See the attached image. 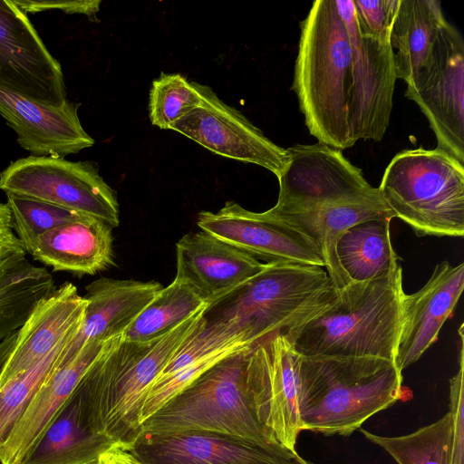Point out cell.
Listing matches in <instances>:
<instances>
[{
    "label": "cell",
    "instance_id": "obj_15",
    "mask_svg": "<svg viewBox=\"0 0 464 464\" xmlns=\"http://www.w3.org/2000/svg\"><path fill=\"white\" fill-rule=\"evenodd\" d=\"M80 106L68 100L47 105L0 88V115L16 132L19 145L34 157L64 159L94 144L81 124Z\"/></svg>",
    "mask_w": 464,
    "mask_h": 464
},
{
    "label": "cell",
    "instance_id": "obj_36",
    "mask_svg": "<svg viewBox=\"0 0 464 464\" xmlns=\"http://www.w3.org/2000/svg\"><path fill=\"white\" fill-rule=\"evenodd\" d=\"M17 339V333H14L0 343V374L9 358Z\"/></svg>",
    "mask_w": 464,
    "mask_h": 464
},
{
    "label": "cell",
    "instance_id": "obj_14",
    "mask_svg": "<svg viewBox=\"0 0 464 464\" xmlns=\"http://www.w3.org/2000/svg\"><path fill=\"white\" fill-rule=\"evenodd\" d=\"M130 447L150 464H310L281 444L203 431L140 434Z\"/></svg>",
    "mask_w": 464,
    "mask_h": 464
},
{
    "label": "cell",
    "instance_id": "obj_2",
    "mask_svg": "<svg viewBox=\"0 0 464 464\" xmlns=\"http://www.w3.org/2000/svg\"><path fill=\"white\" fill-rule=\"evenodd\" d=\"M204 310L158 339L137 343L119 336L106 343L74 390L94 432L112 442L132 444L140 431V411L149 389Z\"/></svg>",
    "mask_w": 464,
    "mask_h": 464
},
{
    "label": "cell",
    "instance_id": "obj_31",
    "mask_svg": "<svg viewBox=\"0 0 464 464\" xmlns=\"http://www.w3.org/2000/svg\"><path fill=\"white\" fill-rule=\"evenodd\" d=\"M201 102L198 82H188L179 73H165L152 82L149 111L151 124L170 127L196 109Z\"/></svg>",
    "mask_w": 464,
    "mask_h": 464
},
{
    "label": "cell",
    "instance_id": "obj_27",
    "mask_svg": "<svg viewBox=\"0 0 464 464\" xmlns=\"http://www.w3.org/2000/svg\"><path fill=\"white\" fill-rule=\"evenodd\" d=\"M391 220L371 219L357 223L338 238L337 259L351 281L385 277L401 267L391 240Z\"/></svg>",
    "mask_w": 464,
    "mask_h": 464
},
{
    "label": "cell",
    "instance_id": "obj_23",
    "mask_svg": "<svg viewBox=\"0 0 464 464\" xmlns=\"http://www.w3.org/2000/svg\"><path fill=\"white\" fill-rule=\"evenodd\" d=\"M29 254L53 271L94 275L112 264L111 227L83 216L42 234Z\"/></svg>",
    "mask_w": 464,
    "mask_h": 464
},
{
    "label": "cell",
    "instance_id": "obj_11",
    "mask_svg": "<svg viewBox=\"0 0 464 464\" xmlns=\"http://www.w3.org/2000/svg\"><path fill=\"white\" fill-rule=\"evenodd\" d=\"M0 88L47 105L67 100L60 63L14 0H0Z\"/></svg>",
    "mask_w": 464,
    "mask_h": 464
},
{
    "label": "cell",
    "instance_id": "obj_35",
    "mask_svg": "<svg viewBox=\"0 0 464 464\" xmlns=\"http://www.w3.org/2000/svg\"><path fill=\"white\" fill-rule=\"evenodd\" d=\"M102 464H150L128 445L113 442L98 458Z\"/></svg>",
    "mask_w": 464,
    "mask_h": 464
},
{
    "label": "cell",
    "instance_id": "obj_6",
    "mask_svg": "<svg viewBox=\"0 0 464 464\" xmlns=\"http://www.w3.org/2000/svg\"><path fill=\"white\" fill-rule=\"evenodd\" d=\"M256 343L208 368L147 419L140 434L203 431L264 445L280 444L260 423L254 406L249 367Z\"/></svg>",
    "mask_w": 464,
    "mask_h": 464
},
{
    "label": "cell",
    "instance_id": "obj_8",
    "mask_svg": "<svg viewBox=\"0 0 464 464\" xmlns=\"http://www.w3.org/2000/svg\"><path fill=\"white\" fill-rule=\"evenodd\" d=\"M0 189L100 219L111 228L120 224L116 193L91 161L21 158L0 173Z\"/></svg>",
    "mask_w": 464,
    "mask_h": 464
},
{
    "label": "cell",
    "instance_id": "obj_24",
    "mask_svg": "<svg viewBox=\"0 0 464 464\" xmlns=\"http://www.w3.org/2000/svg\"><path fill=\"white\" fill-rule=\"evenodd\" d=\"M113 443L94 432L73 391L21 464H88Z\"/></svg>",
    "mask_w": 464,
    "mask_h": 464
},
{
    "label": "cell",
    "instance_id": "obj_21",
    "mask_svg": "<svg viewBox=\"0 0 464 464\" xmlns=\"http://www.w3.org/2000/svg\"><path fill=\"white\" fill-rule=\"evenodd\" d=\"M108 341L90 343L71 360L64 362L60 360L1 448V464L22 463Z\"/></svg>",
    "mask_w": 464,
    "mask_h": 464
},
{
    "label": "cell",
    "instance_id": "obj_7",
    "mask_svg": "<svg viewBox=\"0 0 464 464\" xmlns=\"http://www.w3.org/2000/svg\"><path fill=\"white\" fill-rule=\"evenodd\" d=\"M378 188L393 217L418 236H464V166L446 152L418 148L397 153Z\"/></svg>",
    "mask_w": 464,
    "mask_h": 464
},
{
    "label": "cell",
    "instance_id": "obj_25",
    "mask_svg": "<svg viewBox=\"0 0 464 464\" xmlns=\"http://www.w3.org/2000/svg\"><path fill=\"white\" fill-rule=\"evenodd\" d=\"M446 22L438 0H401L390 36L397 79L407 84L428 65Z\"/></svg>",
    "mask_w": 464,
    "mask_h": 464
},
{
    "label": "cell",
    "instance_id": "obj_16",
    "mask_svg": "<svg viewBox=\"0 0 464 464\" xmlns=\"http://www.w3.org/2000/svg\"><path fill=\"white\" fill-rule=\"evenodd\" d=\"M464 288V264L439 263L417 292L403 294L401 324L394 362L404 369L417 362L438 339Z\"/></svg>",
    "mask_w": 464,
    "mask_h": 464
},
{
    "label": "cell",
    "instance_id": "obj_33",
    "mask_svg": "<svg viewBox=\"0 0 464 464\" xmlns=\"http://www.w3.org/2000/svg\"><path fill=\"white\" fill-rule=\"evenodd\" d=\"M401 0H353L360 33L390 41L392 27Z\"/></svg>",
    "mask_w": 464,
    "mask_h": 464
},
{
    "label": "cell",
    "instance_id": "obj_12",
    "mask_svg": "<svg viewBox=\"0 0 464 464\" xmlns=\"http://www.w3.org/2000/svg\"><path fill=\"white\" fill-rule=\"evenodd\" d=\"M198 88L200 104L170 130L213 153L256 164L278 177L287 157L286 149L270 140L242 113L222 102L209 87L198 83Z\"/></svg>",
    "mask_w": 464,
    "mask_h": 464
},
{
    "label": "cell",
    "instance_id": "obj_4",
    "mask_svg": "<svg viewBox=\"0 0 464 464\" xmlns=\"http://www.w3.org/2000/svg\"><path fill=\"white\" fill-rule=\"evenodd\" d=\"M295 91L311 135L343 150L353 147L348 122L352 60L346 24L335 0H316L300 24Z\"/></svg>",
    "mask_w": 464,
    "mask_h": 464
},
{
    "label": "cell",
    "instance_id": "obj_26",
    "mask_svg": "<svg viewBox=\"0 0 464 464\" xmlns=\"http://www.w3.org/2000/svg\"><path fill=\"white\" fill-rule=\"evenodd\" d=\"M300 354L280 333L270 337L269 428L284 447L295 450L299 414Z\"/></svg>",
    "mask_w": 464,
    "mask_h": 464
},
{
    "label": "cell",
    "instance_id": "obj_32",
    "mask_svg": "<svg viewBox=\"0 0 464 464\" xmlns=\"http://www.w3.org/2000/svg\"><path fill=\"white\" fill-rule=\"evenodd\" d=\"M14 231L29 254L42 234L85 215L44 201L6 194Z\"/></svg>",
    "mask_w": 464,
    "mask_h": 464
},
{
    "label": "cell",
    "instance_id": "obj_22",
    "mask_svg": "<svg viewBox=\"0 0 464 464\" xmlns=\"http://www.w3.org/2000/svg\"><path fill=\"white\" fill-rule=\"evenodd\" d=\"M263 214L301 232L317 244L326 272L337 290L352 282L337 259L335 248L340 236L357 223L394 218L383 199L298 208L273 207Z\"/></svg>",
    "mask_w": 464,
    "mask_h": 464
},
{
    "label": "cell",
    "instance_id": "obj_20",
    "mask_svg": "<svg viewBox=\"0 0 464 464\" xmlns=\"http://www.w3.org/2000/svg\"><path fill=\"white\" fill-rule=\"evenodd\" d=\"M87 301L65 282L41 300L18 329L13 351L0 374V388L31 369L71 331L81 326Z\"/></svg>",
    "mask_w": 464,
    "mask_h": 464
},
{
    "label": "cell",
    "instance_id": "obj_29",
    "mask_svg": "<svg viewBox=\"0 0 464 464\" xmlns=\"http://www.w3.org/2000/svg\"><path fill=\"white\" fill-rule=\"evenodd\" d=\"M360 430L398 464H456L454 422L450 411L432 424L403 436L383 437Z\"/></svg>",
    "mask_w": 464,
    "mask_h": 464
},
{
    "label": "cell",
    "instance_id": "obj_37",
    "mask_svg": "<svg viewBox=\"0 0 464 464\" xmlns=\"http://www.w3.org/2000/svg\"><path fill=\"white\" fill-rule=\"evenodd\" d=\"M88 464H102L101 462L98 461V459L91 463H88Z\"/></svg>",
    "mask_w": 464,
    "mask_h": 464
},
{
    "label": "cell",
    "instance_id": "obj_1",
    "mask_svg": "<svg viewBox=\"0 0 464 464\" xmlns=\"http://www.w3.org/2000/svg\"><path fill=\"white\" fill-rule=\"evenodd\" d=\"M402 270L355 282L283 334L304 357H374L393 361L401 324Z\"/></svg>",
    "mask_w": 464,
    "mask_h": 464
},
{
    "label": "cell",
    "instance_id": "obj_9",
    "mask_svg": "<svg viewBox=\"0 0 464 464\" xmlns=\"http://www.w3.org/2000/svg\"><path fill=\"white\" fill-rule=\"evenodd\" d=\"M349 34L352 60L348 91V122L354 143L380 141L390 124L397 80L390 41L362 35L353 0H335Z\"/></svg>",
    "mask_w": 464,
    "mask_h": 464
},
{
    "label": "cell",
    "instance_id": "obj_3",
    "mask_svg": "<svg viewBox=\"0 0 464 464\" xmlns=\"http://www.w3.org/2000/svg\"><path fill=\"white\" fill-rule=\"evenodd\" d=\"M336 291L322 266L266 263L256 276L208 304L199 327L221 341L252 344L284 334L329 303Z\"/></svg>",
    "mask_w": 464,
    "mask_h": 464
},
{
    "label": "cell",
    "instance_id": "obj_18",
    "mask_svg": "<svg viewBox=\"0 0 464 464\" xmlns=\"http://www.w3.org/2000/svg\"><path fill=\"white\" fill-rule=\"evenodd\" d=\"M163 286L156 281L102 277L85 287L82 324L64 349L61 362L77 355L85 345L123 336L126 330Z\"/></svg>",
    "mask_w": 464,
    "mask_h": 464
},
{
    "label": "cell",
    "instance_id": "obj_34",
    "mask_svg": "<svg viewBox=\"0 0 464 464\" xmlns=\"http://www.w3.org/2000/svg\"><path fill=\"white\" fill-rule=\"evenodd\" d=\"M14 4L25 13H36L51 9H59L66 14H82L94 19L100 9L101 1L97 0H14Z\"/></svg>",
    "mask_w": 464,
    "mask_h": 464
},
{
    "label": "cell",
    "instance_id": "obj_30",
    "mask_svg": "<svg viewBox=\"0 0 464 464\" xmlns=\"http://www.w3.org/2000/svg\"><path fill=\"white\" fill-rule=\"evenodd\" d=\"M81 326L65 335L34 366L16 375L0 388V450L26 411L42 384L59 363L64 349L78 334Z\"/></svg>",
    "mask_w": 464,
    "mask_h": 464
},
{
    "label": "cell",
    "instance_id": "obj_17",
    "mask_svg": "<svg viewBox=\"0 0 464 464\" xmlns=\"http://www.w3.org/2000/svg\"><path fill=\"white\" fill-rule=\"evenodd\" d=\"M175 279L187 283L208 304L259 273L265 264L203 231L176 244Z\"/></svg>",
    "mask_w": 464,
    "mask_h": 464
},
{
    "label": "cell",
    "instance_id": "obj_10",
    "mask_svg": "<svg viewBox=\"0 0 464 464\" xmlns=\"http://www.w3.org/2000/svg\"><path fill=\"white\" fill-rule=\"evenodd\" d=\"M405 97L429 121L438 146L464 166V41L448 21L428 65L409 83Z\"/></svg>",
    "mask_w": 464,
    "mask_h": 464
},
{
    "label": "cell",
    "instance_id": "obj_28",
    "mask_svg": "<svg viewBox=\"0 0 464 464\" xmlns=\"http://www.w3.org/2000/svg\"><path fill=\"white\" fill-rule=\"evenodd\" d=\"M207 306L208 303L187 283L174 279L158 292L126 330L123 338L137 343L158 339Z\"/></svg>",
    "mask_w": 464,
    "mask_h": 464
},
{
    "label": "cell",
    "instance_id": "obj_5",
    "mask_svg": "<svg viewBox=\"0 0 464 464\" xmlns=\"http://www.w3.org/2000/svg\"><path fill=\"white\" fill-rule=\"evenodd\" d=\"M302 430L349 436L401 394V372L374 357H304L299 362Z\"/></svg>",
    "mask_w": 464,
    "mask_h": 464
},
{
    "label": "cell",
    "instance_id": "obj_19",
    "mask_svg": "<svg viewBox=\"0 0 464 464\" xmlns=\"http://www.w3.org/2000/svg\"><path fill=\"white\" fill-rule=\"evenodd\" d=\"M26 254L14 231L7 204L0 202V343L56 289L53 276L46 268L34 266Z\"/></svg>",
    "mask_w": 464,
    "mask_h": 464
},
{
    "label": "cell",
    "instance_id": "obj_13",
    "mask_svg": "<svg viewBox=\"0 0 464 464\" xmlns=\"http://www.w3.org/2000/svg\"><path fill=\"white\" fill-rule=\"evenodd\" d=\"M198 227L266 263L324 266L317 244L291 227L227 201L218 212L198 213Z\"/></svg>",
    "mask_w": 464,
    "mask_h": 464
}]
</instances>
